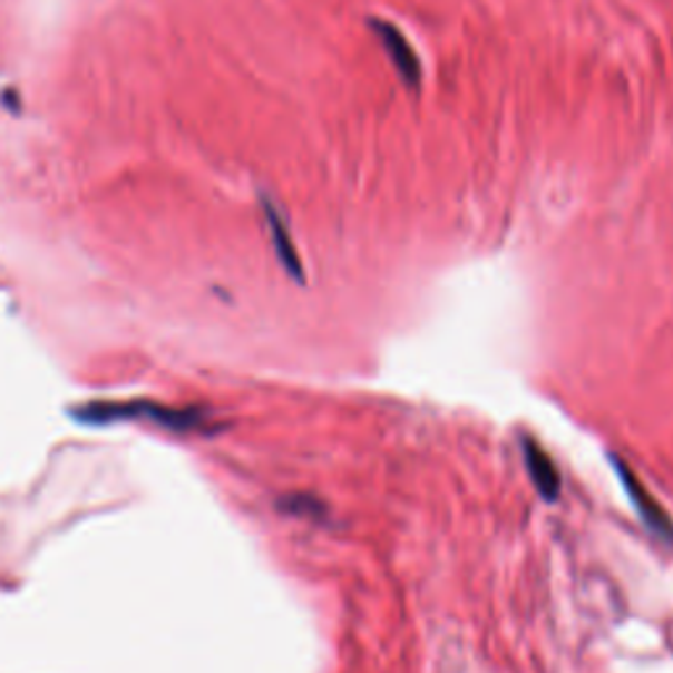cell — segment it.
I'll use <instances>...</instances> for the list:
<instances>
[{
	"instance_id": "1",
	"label": "cell",
	"mask_w": 673,
	"mask_h": 673,
	"mask_svg": "<svg viewBox=\"0 0 673 673\" xmlns=\"http://www.w3.org/2000/svg\"><path fill=\"white\" fill-rule=\"evenodd\" d=\"M371 29H374L377 38L382 40V46L387 53H390L398 75L406 79L408 85H419L421 64H419V56H416V50L411 48V42L406 40V35H402L394 25H390V21H382V19H371Z\"/></svg>"
},
{
	"instance_id": "2",
	"label": "cell",
	"mask_w": 673,
	"mask_h": 673,
	"mask_svg": "<svg viewBox=\"0 0 673 673\" xmlns=\"http://www.w3.org/2000/svg\"><path fill=\"white\" fill-rule=\"evenodd\" d=\"M616 471H618V479L624 481V489L628 492V497H632L634 508L640 510L642 521H645L650 526V529H653L657 534V537L673 539L671 518L665 516V510L653 500V495L647 492V487L642 485V481L636 479L632 471H628V466L621 464V460H616Z\"/></svg>"
},
{
	"instance_id": "3",
	"label": "cell",
	"mask_w": 673,
	"mask_h": 673,
	"mask_svg": "<svg viewBox=\"0 0 673 673\" xmlns=\"http://www.w3.org/2000/svg\"><path fill=\"white\" fill-rule=\"evenodd\" d=\"M524 460H526V468H529L534 487L539 489V495H543L545 500H555V497L560 495L558 468H555L550 456H547L537 442L529 440V437L524 440Z\"/></svg>"
}]
</instances>
